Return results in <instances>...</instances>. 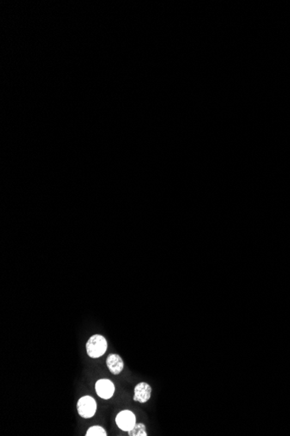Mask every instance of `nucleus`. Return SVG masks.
Returning a JSON list of instances; mask_svg holds the SVG:
<instances>
[{
	"label": "nucleus",
	"instance_id": "nucleus-1",
	"mask_svg": "<svg viewBox=\"0 0 290 436\" xmlns=\"http://www.w3.org/2000/svg\"><path fill=\"white\" fill-rule=\"evenodd\" d=\"M107 341L104 336L99 335H92L86 343L87 354L93 359L101 357L107 350Z\"/></svg>",
	"mask_w": 290,
	"mask_h": 436
},
{
	"label": "nucleus",
	"instance_id": "nucleus-6",
	"mask_svg": "<svg viewBox=\"0 0 290 436\" xmlns=\"http://www.w3.org/2000/svg\"><path fill=\"white\" fill-rule=\"evenodd\" d=\"M106 365L108 369L110 370V372L114 375H117L121 373L124 367L123 359L117 354H111L108 356Z\"/></svg>",
	"mask_w": 290,
	"mask_h": 436
},
{
	"label": "nucleus",
	"instance_id": "nucleus-7",
	"mask_svg": "<svg viewBox=\"0 0 290 436\" xmlns=\"http://www.w3.org/2000/svg\"><path fill=\"white\" fill-rule=\"evenodd\" d=\"M129 436H147L146 427L143 423H136L132 429L128 431Z\"/></svg>",
	"mask_w": 290,
	"mask_h": 436
},
{
	"label": "nucleus",
	"instance_id": "nucleus-2",
	"mask_svg": "<svg viewBox=\"0 0 290 436\" xmlns=\"http://www.w3.org/2000/svg\"><path fill=\"white\" fill-rule=\"evenodd\" d=\"M77 408L79 415L83 418L89 419L94 416L97 411V402L92 396L86 395L80 398L77 404Z\"/></svg>",
	"mask_w": 290,
	"mask_h": 436
},
{
	"label": "nucleus",
	"instance_id": "nucleus-3",
	"mask_svg": "<svg viewBox=\"0 0 290 436\" xmlns=\"http://www.w3.org/2000/svg\"><path fill=\"white\" fill-rule=\"evenodd\" d=\"M116 422L120 429L128 432L136 425V416L131 411H121L116 417Z\"/></svg>",
	"mask_w": 290,
	"mask_h": 436
},
{
	"label": "nucleus",
	"instance_id": "nucleus-5",
	"mask_svg": "<svg viewBox=\"0 0 290 436\" xmlns=\"http://www.w3.org/2000/svg\"><path fill=\"white\" fill-rule=\"evenodd\" d=\"M152 388L149 385L148 383H139L134 389L133 400L140 403H146L152 397Z\"/></svg>",
	"mask_w": 290,
	"mask_h": 436
},
{
	"label": "nucleus",
	"instance_id": "nucleus-8",
	"mask_svg": "<svg viewBox=\"0 0 290 436\" xmlns=\"http://www.w3.org/2000/svg\"><path fill=\"white\" fill-rule=\"evenodd\" d=\"M86 436H106L107 433L106 431L100 427V426H93L90 427L87 432H86Z\"/></svg>",
	"mask_w": 290,
	"mask_h": 436
},
{
	"label": "nucleus",
	"instance_id": "nucleus-4",
	"mask_svg": "<svg viewBox=\"0 0 290 436\" xmlns=\"http://www.w3.org/2000/svg\"><path fill=\"white\" fill-rule=\"evenodd\" d=\"M95 389L98 396L104 400L111 399L115 392V386L113 383L107 379L98 380L95 385Z\"/></svg>",
	"mask_w": 290,
	"mask_h": 436
}]
</instances>
